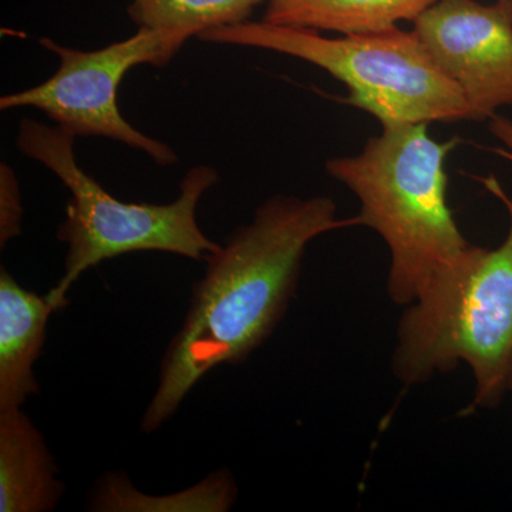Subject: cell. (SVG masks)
Segmentation results:
<instances>
[{"label":"cell","mask_w":512,"mask_h":512,"mask_svg":"<svg viewBox=\"0 0 512 512\" xmlns=\"http://www.w3.org/2000/svg\"><path fill=\"white\" fill-rule=\"evenodd\" d=\"M43 434L22 409L0 412V512L56 510L66 493Z\"/></svg>","instance_id":"9c48e42d"},{"label":"cell","mask_w":512,"mask_h":512,"mask_svg":"<svg viewBox=\"0 0 512 512\" xmlns=\"http://www.w3.org/2000/svg\"><path fill=\"white\" fill-rule=\"evenodd\" d=\"M488 121H490L488 128H490L491 134L500 143H503L512 154V120L508 119V117L500 116V114H495L493 119Z\"/></svg>","instance_id":"5bb4252c"},{"label":"cell","mask_w":512,"mask_h":512,"mask_svg":"<svg viewBox=\"0 0 512 512\" xmlns=\"http://www.w3.org/2000/svg\"><path fill=\"white\" fill-rule=\"evenodd\" d=\"M412 23L441 72L466 97L474 121L512 107V0H437Z\"/></svg>","instance_id":"52a82bcc"},{"label":"cell","mask_w":512,"mask_h":512,"mask_svg":"<svg viewBox=\"0 0 512 512\" xmlns=\"http://www.w3.org/2000/svg\"><path fill=\"white\" fill-rule=\"evenodd\" d=\"M197 39L311 63L345 84L348 96L343 101L375 117L382 128L473 120L466 97L441 72L413 29L396 26L328 37L315 29L247 20L207 30Z\"/></svg>","instance_id":"5b68a950"},{"label":"cell","mask_w":512,"mask_h":512,"mask_svg":"<svg viewBox=\"0 0 512 512\" xmlns=\"http://www.w3.org/2000/svg\"><path fill=\"white\" fill-rule=\"evenodd\" d=\"M481 181L508 212L507 237L495 249L471 245L407 305L392 356L393 375L404 386L466 363L474 377L471 409L501 403L512 366V198L493 175Z\"/></svg>","instance_id":"3957f363"},{"label":"cell","mask_w":512,"mask_h":512,"mask_svg":"<svg viewBox=\"0 0 512 512\" xmlns=\"http://www.w3.org/2000/svg\"><path fill=\"white\" fill-rule=\"evenodd\" d=\"M74 141L76 136L63 127L35 119L20 121L16 134L20 153L55 174L70 192L66 218L57 229V238L67 245L64 271L46 293L56 312L67 305V293L80 276L107 259L157 251L205 261L220 248L197 221L201 198L220 180L217 170L210 165L192 167L170 204L124 202L80 167Z\"/></svg>","instance_id":"277c9868"},{"label":"cell","mask_w":512,"mask_h":512,"mask_svg":"<svg viewBox=\"0 0 512 512\" xmlns=\"http://www.w3.org/2000/svg\"><path fill=\"white\" fill-rule=\"evenodd\" d=\"M269 0H128L137 28L178 30L198 37L207 30L247 22Z\"/></svg>","instance_id":"7c38bea8"},{"label":"cell","mask_w":512,"mask_h":512,"mask_svg":"<svg viewBox=\"0 0 512 512\" xmlns=\"http://www.w3.org/2000/svg\"><path fill=\"white\" fill-rule=\"evenodd\" d=\"M47 295L20 286L0 269V412L22 409L40 392L33 366L42 355L47 320L55 313Z\"/></svg>","instance_id":"ba28073f"},{"label":"cell","mask_w":512,"mask_h":512,"mask_svg":"<svg viewBox=\"0 0 512 512\" xmlns=\"http://www.w3.org/2000/svg\"><path fill=\"white\" fill-rule=\"evenodd\" d=\"M508 392L512 393V366L510 370V376H508V384H507Z\"/></svg>","instance_id":"9a60e30c"},{"label":"cell","mask_w":512,"mask_h":512,"mask_svg":"<svg viewBox=\"0 0 512 512\" xmlns=\"http://www.w3.org/2000/svg\"><path fill=\"white\" fill-rule=\"evenodd\" d=\"M437 0H269L265 22L338 35L383 32L414 22Z\"/></svg>","instance_id":"30bf717a"},{"label":"cell","mask_w":512,"mask_h":512,"mask_svg":"<svg viewBox=\"0 0 512 512\" xmlns=\"http://www.w3.org/2000/svg\"><path fill=\"white\" fill-rule=\"evenodd\" d=\"M460 144L440 143L429 124L383 127L356 156L326 161L330 177L360 204L357 227L373 229L390 252L387 293L396 305L416 301L471 244L447 204L446 158Z\"/></svg>","instance_id":"7a4b0ae2"},{"label":"cell","mask_w":512,"mask_h":512,"mask_svg":"<svg viewBox=\"0 0 512 512\" xmlns=\"http://www.w3.org/2000/svg\"><path fill=\"white\" fill-rule=\"evenodd\" d=\"M348 227H357L356 218H339L330 197L274 195L208 255L183 325L165 350L141 431L160 430L215 367L239 365L261 348L291 305L309 244Z\"/></svg>","instance_id":"6da1fadb"},{"label":"cell","mask_w":512,"mask_h":512,"mask_svg":"<svg viewBox=\"0 0 512 512\" xmlns=\"http://www.w3.org/2000/svg\"><path fill=\"white\" fill-rule=\"evenodd\" d=\"M234 474L221 468L178 493L148 495L138 491L124 471L101 476L87 510L96 512H227L237 503Z\"/></svg>","instance_id":"8fae6325"},{"label":"cell","mask_w":512,"mask_h":512,"mask_svg":"<svg viewBox=\"0 0 512 512\" xmlns=\"http://www.w3.org/2000/svg\"><path fill=\"white\" fill-rule=\"evenodd\" d=\"M22 198L18 177L12 167L0 164V244L2 248L22 231Z\"/></svg>","instance_id":"4fadbf2b"},{"label":"cell","mask_w":512,"mask_h":512,"mask_svg":"<svg viewBox=\"0 0 512 512\" xmlns=\"http://www.w3.org/2000/svg\"><path fill=\"white\" fill-rule=\"evenodd\" d=\"M190 39L178 30L137 28L136 35L121 42L80 50L42 37L43 49L59 57L55 74L30 89L5 94L0 110L32 107L73 136L109 138L146 154L158 165L177 164L180 158L173 148L124 119L117 97L124 76L133 67H164Z\"/></svg>","instance_id":"8992f818"}]
</instances>
